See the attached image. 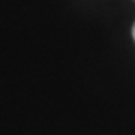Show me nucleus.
Masks as SVG:
<instances>
[{
  "mask_svg": "<svg viewBox=\"0 0 135 135\" xmlns=\"http://www.w3.org/2000/svg\"><path fill=\"white\" fill-rule=\"evenodd\" d=\"M132 36H134V39H135V24H134V27H132Z\"/></svg>",
  "mask_w": 135,
  "mask_h": 135,
  "instance_id": "f257e3e1",
  "label": "nucleus"
}]
</instances>
